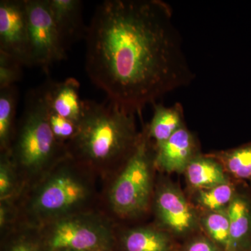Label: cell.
Instances as JSON below:
<instances>
[{"mask_svg": "<svg viewBox=\"0 0 251 251\" xmlns=\"http://www.w3.org/2000/svg\"><path fill=\"white\" fill-rule=\"evenodd\" d=\"M246 251H251V247L250 248H249V249H247V250Z\"/></svg>", "mask_w": 251, "mask_h": 251, "instance_id": "cell-27", "label": "cell"}, {"mask_svg": "<svg viewBox=\"0 0 251 251\" xmlns=\"http://www.w3.org/2000/svg\"><path fill=\"white\" fill-rule=\"evenodd\" d=\"M44 85L49 108L78 125L83 112L84 103L79 93L78 81L69 77L62 82L49 80Z\"/></svg>", "mask_w": 251, "mask_h": 251, "instance_id": "cell-11", "label": "cell"}, {"mask_svg": "<svg viewBox=\"0 0 251 251\" xmlns=\"http://www.w3.org/2000/svg\"><path fill=\"white\" fill-rule=\"evenodd\" d=\"M23 67L17 59L0 52V90L16 85L22 77Z\"/></svg>", "mask_w": 251, "mask_h": 251, "instance_id": "cell-23", "label": "cell"}, {"mask_svg": "<svg viewBox=\"0 0 251 251\" xmlns=\"http://www.w3.org/2000/svg\"><path fill=\"white\" fill-rule=\"evenodd\" d=\"M49 4L61 40L67 50L87 32L82 18V2L80 0H49Z\"/></svg>", "mask_w": 251, "mask_h": 251, "instance_id": "cell-12", "label": "cell"}, {"mask_svg": "<svg viewBox=\"0 0 251 251\" xmlns=\"http://www.w3.org/2000/svg\"><path fill=\"white\" fill-rule=\"evenodd\" d=\"M11 239L5 251H46L40 229L18 223L8 232Z\"/></svg>", "mask_w": 251, "mask_h": 251, "instance_id": "cell-20", "label": "cell"}, {"mask_svg": "<svg viewBox=\"0 0 251 251\" xmlns=\"http://www.w3.org/2000/svg\"><path fill=\"white\" fill-rule=\"evenodd\" d=\"M96 175L70 156L23 191L17 203L19 223L40 229L67 216L91 211Z\"/></svg>", "mask_w": 251, "mask_h": 251, "instance_id": "cell-3", "label": "cell"}, {"mask_svg": "<svg viewBox=\"0 0 251 251\" xmlns=\"http://www.w3.org/2000/svg\"><path fill=\"white\" fill-rule=\"evenodd\" d=\"M202 223L211 240L224 251H228L229 223L227 211H210L204 216Z\"/></svg>", "mask_w": 251, "mask_h": 251, "instance_id": "cell-22", "label": "cell"}, {"mask_svg": "<svg viewBox=\"0 0 251 251\" xmlns=\"http://www.w3.org/2000/svg\"><path fill=\"white\" fill-rule=\"evenodd\" d=\"M234 196V188L227 182L200 190L197 201L200 205L209 211H221L227 209Z\"/></svg>", "mask_w": 251, "mask_h": 251, "instance_id": "cell-21", "label": "cell"}, {"mask_svg": "<svg viewBox=\"0 0 251 251\" xmlns=\"http://www.w3.org/2000/svg\"><path fill=\"white\" fill-rule=\"evenodd\" d=\"M18 91L16 85L0 90V150L9 151L16 132Z\"/></svg>", "mask_w": 251, "mask_h": 251, "instance_id": "cell-17", "label": "cell"}, {"mask_svg": "<svg viewBox=\"0 0 251 251\" xmlns=\"http://www.w3.org/2000/svg\"><path fill=\"white\" fill-rule=\"evenodd\" d=\"M47 102V101H46ZM48 104V103H47ZM48 116L51 130L59 143H69L76 135L77 125L51 110L48 105Z\"/></svg>", "mask_w": 251, "mask_h": 251, "instance_id": "cell-24", "label": "cell"}, {"mask_svg": "<svg viewBox=\"0 0 251 251\" xmlns=\"http://www.w3.org/2000/svg\"><path fill=\"white\" fill-rule=\"evenodd\" d=\"M85 38L91 81L109 100L138 113L196 78L173 9L161 0L104 1Z\"/></svg>", "mask_w": 251, "mask_h": 251, "instance_id": "cell-1", "label": "cell"}, {"mask_svg": "<svg viewBox=\"0 0 251 251\" xmlns=\"http://www.w3.org/2000/svg\"><path fill=\"white\" fill-rule=\"evenodd\" d=\"M61 251H78V250H64Z\"/></svg>", "mask_w": 251, "mask_h": 251, "instance_id": "cell-26", "label": "cell"}, {"mask_svg": "<svg viewBox=\"0 0 251 251\" xmlns=\"http://www.w3.org/2000/svg\"><path fill=\"white\" fill-rule=\"evenodd\" d=\"M29 62L48 72L50 66L66 58L63 45L50 9L49 0H25Z\"/></svg>", "mask_w": 251, "mask_h": 251, "instance_id": "cell-7", "label": "cell"}, {"mask_svg": "<svg viewBox=\"0 0 251 251\" xmlns=\"http://www.w3.org/2000/svg\"><path fill=\"white\" fill-rule=\"evenodd\" d=\"M152 105V119L145 128L155 146H158L184 126V108L180 103L168 107L158 103Z\"/></svg>", "mask_w": 251, "mask_h": 251, "instance_id": "cell-14", "label": "cell"}, {"mask_svg": "<svg viewBox=\"0 0 251 251\" xmlns=\"http://www.w3.org/2000/svg\"><path fill=\"white\" fill-rule=\"evenodd\" d=\"M9 151L24 191L69 155L50 126L44 85L28 93Z\"/></svg>", "mask_w": 251, "mask_h": 251, "instance_id": "cell-4", "label": "cell"}, {"mask_svg": "<svg viewBox=\"0 0 251 251\" xmlns=\"http://www.w3.org/2000/svg\"><path fill=\"white\" fill-rule=\"evenodd\" d=\"M229 223L228 251H246L251 247V204L234 196L226 209Z\"/></svg>", "mask_w": 251, "mask_h": 251, "instance_id": "cell-13", "label": "cell"}, {"mask_svg": "<svg viewBox=\"0 0 251 251\" xmlns=\"http://www.w3.org/2000/svg\"><path fill=\"white\" fill-rule=\"evenodd\" d=\"M24 191L9 151L0 156V201H16Z\"/></svg>", "mask_w": 251, "mask_h": 251, "instance_id": "cell-19", "label": "cell"}, {"mask_svg": "<svg viewBox=\"0 0 251 251\" xmlns=\"http://www.w3.org/2000/svg\"><path fill=\"white\" fill-rule=\"evenodd\" d=\"M182 251H224L211 239L198 237L186 244Z\"/></svg>", "mask_w": 251, "mask_h": 251, "instance_id": "cell-25", "label": "cell"}, {"mask_svg": "<svg viewBox=\"0 0 251 251\" xmlns=\"http://www.w3.org/2000/svg\"><path fill=\"white\" fill-rule=\"evenodd\" d=\"M0 52L30 67L25 0L0 1Z\"/></svg>", "mask_w": 251, "mask_h": 251, "instance_id": "cell-8", "label": "cell"}, {"mask_svg": "<svg viewBox=\"0 0 251 251\" xmlns=\"http://www.w3.org/2000/svg\"><path fill=\"white\" fill-rule=\"evenodd\" d=\"M39 229L46 251H115L111 224L92 210L57 220Z\"/></svg>", "mask_w": 251, "mask_h": 251, "instance_id": "cell-6", "label": "cell"}, {"mask_svg": "<svg viewBox=\"0 0 251 251\" xmlns=\"http://www.w3.org/2000/svg\"><path fill=\"white\" fill-rule=\"evenodd\" d=\"M224 171V166L214 157L198 155L185 173L189 184L200 191L228 182Z\"/></svg>", "mask_w": 251, "mask_h": 251, "instance_id": "cell-15", "label": "cell"}, {"mask_svg": "<svg viewBox=\"0 0 251 251\" xmlns=\"http://www.w3.org/2000/svg\"><path fill=\"white\" fill-rule=\"evenodd\" d=\"M121 245L124 251H173L174 249L168 234L151 227L127 231L122 235Z\"/></svg>", "mask_w": 251, "mask_h": 251, "instance_id": "cell-16", "label": "cell"}, {"mask_svg": "<svg viewBox=\"0 0 251 251\" xmlns=\"http://www.w3.org/2000/svg\"><path fill=\"white\" fill-rule=\"evenodd\" d=\"M234 177L251 179V143L227 151L211 153Z\"/></svg>", "mask_w": 251, "mask_h": 251, "instance_id": "cell-18", "label": "cell"}, {"mask_svg": "<svg viewBox=\"0 0 251 251\" xmlns=\"http://www.w3.org/2000/svg\"><path fill=\"white\" fill-rule=\"evenodd\" d=\"M154 158V144L145 128L107 192L109 207L117 216L133 217L146 210L152 193Z\"/></svg>", "mask_w": 251, "mask_h": 251, "instance_id": "cell-5", "label": "cell"}, {"mask_svg": "<svg viewBox=\"0 0 251 251\" xmlns=\"http://www.w3.org/2000/svg\"><path fill=\"white\" fill-rule=\"evenodd\" d=\"M154 204L160 222L173 233L187 234L194 229V211L177 188L170 185L158 188Z\"/></svg>", "mask_w": 251, "mask_h": 251, "instance_id": "cell-9", "label": "cell"}, {"mask_svg": "<svg viewBox=\"0 0 251 251\" xmlns=\"http://www.w3.org/2000/svg\"><path fill=\"white\" fill-rule=\"evenodd\" d=\"M133 110L108 100H85L77 132L67 143L68 154L96 175L122 168L139 140Z\"/></svg>", "mask_w": 251, "mask_h": 251, "instance_id": "cell-2", "label": "cell"}, {"mask_svg": "<svg viewBox=\"0 0 251 251\" xmlns=\"http://www.w3.org/2000/svg\"><path fill=\"white\" fill-rule=\"evenodd\" d=\"M198 155L196 139L184 125L169 139L155 146L154 165L168 173H181Z\"/></svg>", "mask_w": 251, "mask_h": 251, "instance_id": "cell-10", "label": "cell"}]
</instances>
